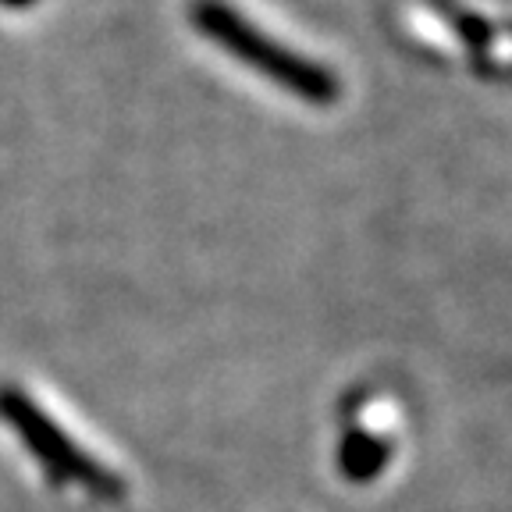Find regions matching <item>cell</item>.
<instances>
[{"label": "cell", "instance_id": "3", "mask_svg": "<svg viewBox=\"0 0 512 512\" xmlns=\"http://www.w3.org/2000/svg\"><path fill=\"white\" fill-rule=\"evenodd\" d=\"M0 4H8V8H29V4H36V0H0Z\"/></svg>", "mask_w": 512, "mask_h": 512}, {"label": "cell", "instance_id": "2", "mask_svg": "<svg viewBox=\"0 0 512 512\" xmlns=\"http://www.w3.org/2000/svg\"><path fill=\"white\" fill-rule=\"evenodd\" d=\"M0 420L22 438V445L29 448L32 456L40 459V466L50 473V480H57V484H79V488L104 498V502L125 498V480L96 463L89 452H82L15 384H0Z\"/></svg>", "mask_w": 512, "mask_h": 512}, {"label": "cell", "instance_id": "1", "mask_svg": "<svg viewBox=\"0 0 512 512\" xmlns=\"http://www.w3.org/2000/svg\"><path fill=\"white\" fill-rule=\"evenodd\" d=\"M189 18L196 25V32L207 36L210 43H217L224 54H232L235 61H242L246 68L260 72L278 89L299 96L306 104H335L342 96V86L324 64L271 40L264 29H256L232 4H224V0H192Z\"/></svg>", "mask_w": 512, "mask_h": 512}]
</instances>
